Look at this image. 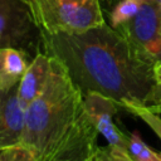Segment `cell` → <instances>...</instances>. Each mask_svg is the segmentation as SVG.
Here are the masks:
<instances>
[{"instance_id":"obj_1","label":"cell","mask_w":161,"mask_h":161,"mask_svg":"<svg viewBox=\"0 0 161 161\" xmlns=\"http://www.w3.org/2000/svg\"><path fill=\"white\" fill-rule=\"evenodd\" d=\"M43 34L44 53L57 58L82 94L99 93L119 107H150L161 101L152 63L141 58L127 39L107 23L79 33Z\"/></svg>"},{"instance_id":"obj_2","label":"cell","mask_w":161,"mask_h":161,"mask_svg":"<svg viewBox=\"0 0 161 161\" xmlns=\"http://www.w3.org/2000/svg\"><path fill=\"white\" fill-rule=\"evenodd\" d=\"M50 77L42 93L25 108L23 142L44 157L73 127L84 111L83 94L54 57Z\"/></svg>"},{"instance_id":"obj_3","label":"cell","mask_w":161,"mask_h":161,"mask_svg":"<svg viewBox=\"0 0 161 161\" xmlns=\"http://www.w3.org/2000/svg\"><path fill=\"white\" fill-rule=\"evenodd\" d=\"M42 33H79L106 23L101 0H26Z\"/></svg>"},{"instance_id":"obj_4","label":"cell","mask_w":161,"mask_h":161,"mask_svg":"<svg viewBox=\"0 0 161 161\" xmlns=\"http://www.w3.org/2000/svg\"><path fill=\"white\" fill-rule=\"evenodd\" d=\"M14 48L31 60L44 52L43 34L26 0H0V49Z\"/></svg>"},{"instance_id":"obj_5","label":"cell","mask_w":161,"mask_h":161,"mask_svg":"<svg viewBox=\"0 0 161 161\" xmlns=\"http://www.w3.org/2000/svg\"><path fill=\"white\" fill-rule=\"evenodd\" d=\"M117 29L145 60L161 59V0H146L140 11Z\"/></svg>"},{"instance_id":"obj_6","label":"cell","mask_w":161,"mask_h":161,"mask_svg":"<svg viewBox=\"0 0 161 161\" xmlns=\"http://www.w3.org/2000/svg\"><path fill=\"white\" fill-rule=\"evenodd\" d=\"M83 106L91 122L98 133L104 137L107 145L126 150L130 133L122 130L118 122H116L117 114L122 109L119 104L106 96L91 92L83 96Z\"/></svg>"},{"instance_id":"obj_7","label":"cell","mask_w":161,"mask_h":161,"mask_svg":"<svg viewBox=\"0 0 161 161\" xmlns=\"http://www.w3.org/2000/svg\"><path fill=\"white\" fill-rule=\"evenodd\" d=\"M25 128V107L18 97V87L0 91V150L21 143Z\"/></svg>"},{"instance_id":"obj_8","label":"cell","mask_w":161,"mask_h":161,"mask_svg":"<svg viewBox=\"0 0 161 161\" xmlns=\"http://www.w3.org/2000/svg\"><path fill=\"white\" fill-rule=\"evenodd\" d=\"M53 67V58L40 52L30 62L28 69L25 70L19 86L18 97L20 103L26 108L44 89Z\"/></svg>"},{"instance_id":"obj_9","label":"cell","mask_w":161,"mask_h":161,"mask_svg":"<svg viewBox=\"0 0 161 161\" xmlns=\"http://www.w3.org/2000/svg\"><path fill=\"white\" fill-rule=\"evenodd\" d=\"M31 59L14 48L0 49V91L18 87Z\"/></svg>"},{"instance_id":"obj_10","label":"cell","mask_w":161,"mask_h":161,"mask_svg":"<svg viewBox=\"0 0 161 161\" xmlns=\"http://www.w3.org/2000/svg\"><path fill=\"white\" fill-rule=\"evenodd\" d=\"M126 150L133 161H161V153L146 145L137 132L128 135Z\"/></svg>"},{"instance_id":"obj_11","label":"cell","mask_w":161,"mask_h":161,"mask_svg":"<svg viewBox=\"0 0 161 161\" xmlns=\"http://www.w3.org/2000/svg\"><path fill=\"white\" fill-rule=\"evenodd\" d=\"M146 0H121L111 10L109 21L113 28H118L127 20L132 19L141 9Z\"/></svg>"},{"instance_id":"obj_12","label":"cell","mask_w":161,"mask_h":161,"mask_svg":"<svg viewBox=\"0 0 161 161\" xmlns=\"http://www.w3.org/2000/svg\"><path fill=\"white\" fill-rule=\"evenodd\" d=\"M121 108L126 111L127 113L142 119L161 140V117L158 113L151 111L146 106H140V104H133V103H123Z\"/></svg>"},{"instance_id":"obj_13","label":"cell","mask_w":161,"mask_h":161,"mask_svg":"<svg viewBox=\"0 0 161 161\" xmlns=\"http://www.w3.org/2000/svg\"><path fill=\"white\" fill-rule=\"evenodd\" d=\"M1 161H38L36 155L24 143H18L0 150Z\"/></svg>"},{"instance_id":"obj_14","label":"cell","mask_w":161,"mask_h":161,"mask_svg":"<svg viewBox=\"0 0 161 161\" xmlns=\"http://www.w3.org/2000/svg\"><path fill=\"white\" fill-rule=\"evenodd\" d=\"M101 150L111 161H133L125 148L107 145L106 147H101Z\"/></svg>"},{"instance_id":"obj_15","label":"cell","mask_w":161,"mask_h":161,"mask_svg":"<svg viewBox=\"0 0 161 161\" xmlns=\"http://www.w3.org/2000/svg\"><path fill=\"white\" fill-rule=\"evenodd\" d=\"M153 74H155L156 82L161 86V59L155 63V65H153Z\"/></svg>"},{"instance_id":"obj_16","label":"cell","mask_w":161,"mask_h":161,"mask_svg":"<svg viewBox=\"0 0 161 161\" xmlns=\"http://www.w3.org/2000/svg\"><path fill=\"white\" fill-rule=\"evenodd\" d=\"M93 161H111V160L102 152V150H101V147H99L98 151H97V153H96L94 157H93Z\"/></svg>"},{"instance_id":"obj_17","label":"cell","mask_w":161,"mask_h":161,"mask_svg":"<svg viewBox=\"0 0 161 161\" xmlns=\"http://www.w3.org/2000/svg\"><path fill=\"white\" fill-rule=\"evenodd\" d=\"M147 108H150L151 111H153V112L161 114V101H158L157 103H155V104H152V106H150V107H147Z\"/></svg>"},{"instance_id":"obj_18","label":"cell","mask_w":161,"mask_h":161,"mask_svg":"<svg viewBox=\"0 0 161 161\" xmlns=\"http://www.w3.org/2000/svg\"><path fill=\"white\" fill-rule=\"evenodd\" d=\"M93 157H94V156H93ZM93 157H91V158H88L87 161H93Z\"/></svg>"},{"instance_id":"obj_19","label":"cell","mask_w":161,"mask_h":161,"mask_svg":"<svg viewBox=\"0 0 161 161\" xmlns=\"http://www.w3.org/2000/svg\"><path fill=\"white\" fill-rule=\"evenodd\" d=\"M0 161H1V160H0Z\"/></svg>"}]
</instances>
